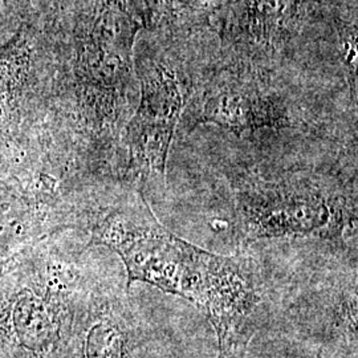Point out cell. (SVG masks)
<instances>
[{
    "label": "cell",
    "instance_id": "5",
    "mask_svg": "<svg viewBox=\"0 0 358 358\" xmlns=\"http://www.w3.org/2000/svg\"><path fill=\"white\" fill-rule=\"evenodd\" d=\"M15 332L20 344L32 350H43L51 345L53 336L50 313L36 294L24 291L13 309Z\"/></svg>",
    "mask_w": 358,
    "mask_h": 358
},
{
    "label": "cell",
    "instance_id": "6",
    "mask_svg": "<svg viewBox=\"0 0 358 358\" xmlns=\"http://www.w3.org/2000/svg\"><path fill=\"white\" fill-rule=\"evenodd\" d=\"M85 358H138L130 337L113 321L101 320L90 327L84 343Z\"/></svg>",
    "mask_w": 358,
    "mask_h": 358
},
{
    "label": "cell",
    "instance_id": "3",
    "mask_svg": "<svg viewBox=\"0 0 358 358\" xmlns=\"http://www.w3.org/2000/svg\"><path fill=\"white\" fill-rule=\"evenodd\" d=\"M183 80L162 57H149L141 73V103L129 129L130 149L143 170L165 177L170 145L186 103Z\"/></svg>",
    "mask_w": 358,
    "mask_h": 358
},
{
    "label": "cell",
    "instance_id": "4",
    "mask_svg": "<svg viewBox=\"0 0 358 358\" xmlns=\"http://www.w3.org/2000/svg\"><path fill=\"white\" fill-rule=\"evenodd\" d=\"M194 124L211 122L234 133H255L263 128H282L288 115L282 103L262 90L254 80L223 76L213 80L202 96Z\"/></svg>",
    "mask_w": 358,
    "mask_h": 358
},
{
    "label": "cell",
    "instance_id": "1",
    "mask_svg": "<svg viewBox=\"0 0 358 358\" xmlns=\"http://www.w3.org/2000/svg\"><path fill=\"white\" fill-rule=\"evenodd\" d=\"M97 241L124 260L128 288L131 282H148L189 300L215 329L219 358L245 357L262 301L245 260L180 239L158 222L142 198L106 217Z\"/></svg>",
    "mask_w": 358,
    "mask_h": 358
},
{
    "label": "cell",
    "instance_id": "2",
    "mask_svg": "<svg viewBox=\"0 0 358 358\" xmlns=\"http://www.w3.org/2000/svg\"><path fill=\"white\" fill-rule=\"evenodd\" d=\"M236 215L248 239L344 235L356 230V206L308 182H242L235 190Z\"/></svg>",
    "mask_w": 358,
    "mask_h": 358
}]
</instances>
